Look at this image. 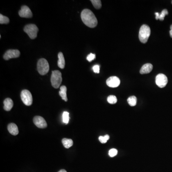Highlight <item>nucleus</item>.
<instances>
[{
    "label": "nucleus",
    "mask_w": 172,
    "mask_h": 172,
    "mask_svg": "<svg viewBox=\"0 0 172 172\" xmlns=\"http://www.w3.org/2000/svg\"><path fill=\"white\" fill-rule=\"evenodd\" d=\"M8 130L9 132L13 135H17L19 133L18 127L15 123H10L8 126Z\"/></svg>",
    "instance_id": "ddd939ff"
},
{
    "label": "nucleus",
    "mask_w": 172,
    "mask_h": 172,
    "mask_svg": "<svg viewBox=\"0 0 172 172\" xmlns=\"http://www.w3.org/2000/svg\"><path fill=\"white\" fill-rule=\"evenodd\" d=\"M19 15L20 17L27 18H31L33 16V14L31 10L26 5L23 6L21 7V9L19 11Z\"/></svg>",
    "instance_id": "1a4fd4ad"
},
{
    "label": "nucleus",
    "mask_w": 172,
    "mask_h": 172,
    "mask_svg": "<svg viewBox=\"0 0 172 172\" xmlns=\"http://www.w3.org/2000/svg\"></svg>",
    "instance_id": "7c9ffc66"
},
{
    "label": "nucleus",
    "mask_w": 172,
    "mask_h": 172,
    "mask_svg": "<svg viewBox=\"0 0 172 172\" xmlns=\"http://www.w3.org/2000/svg\"><path fill=\"white\" fill-rule=\"evenodd\" d=\"M169 33H170V37H171V38H172V30H170Z\"/></svg>",
    "instance_id": "c85d7f7f"
},
{
    "label": "nucleus",
    "mask_w": 172,
    "mask_h": 172,
    "mask_svg": "<svg viewBox=\"0 0 172 172\" xmlns=\"http://www.w3.org/2000/svg\"><path fill=\"white\" fill-rule=\"evenodd\" d=\"M151 34V29L149 26L144 24L141 27L139 31V38L141 42L145 44L147 42Z\"/></svg>",
    "instance_id": "f03ea898"
},
{
    "label": "nucleus",
    "mask_w": 172,
    "mask_h": 172,
    "mask_svg": "<svg viewBox=\"0 0 172 172\" xmlns=\"http://www.w3.org/2000/svg\"><path fill=\"white\" fill-rule=\"evenodd\" d=\"M9 19L6 16H4L3 15H0V24H8L9 23Z\"/></svg>",
    "instance_id": "412c9836"
},
{
    "label": "nucleus",
    "mask_w": 172,
    "mask_h": 172,
    "mask_svg": "<svg viewBox=\"0 0 172 172\" xmlns=\"http://www.w3.org/2000/svg\"><path fill=\"white\" fill-rule=\"evenodd\" d=\"M62 144H63L64 147L67 149H69L70 147H71L73 144V141L72 140L67 139V138H64V139H62Z\"/></svg>",
    "instance_id": "a211bd4d"
},
{
    "label": "nucleus",
    "mask_w": 172,
    "mask_h": 172,
    "mask_svg": "<svg viewBox=\"0 0 172 172\" xmlns=\"http://www.w3.org/2000/svg\"><path fill=\"white\" fill-rule=\"evenodd\" d=\"M96 58V55L95 54H92V53H90L87 56V60L89 62H91L95 58Z\"/></svg>",
    "instance_id": "a878e982"
},
{
    "label": "nucleus",
    "mask_w": 172,
    "mask_h": 172,
    "mask_svg": "<svg viewBox=\"0 0 172 172\" xmlns=\"http://www.w3.org/2000/svg\"><path fill=\"white\" fill-rule=\"evenodd\" d=\"M118 154V151L116 149H112L110 150L109 152V156L111 157H113L114 156H116Z\"/></svg>",
    "instance_id": "393cba45"
},
{
    "label": "nucleus",
    "mask_w": 172,
    "mask_h": 172,
    "mask_svg": "<svg viewBox=\"0 0 172 172\" xmlns=\"http://www.w3.org/2000/svg\"><path fill=\"white\" fill-rule=\"evenodd\" d=\"M24 30L31 39H34L37 37L38 28L35 24H29L24 27Z\"/></svg>",
    "instance_id": "39448f33"
},
{
    "label": "nucleus",
    "mask_w": 172,
    "mask_h": 172,
    "mask_svg": "<svg viewBox=\"0 0 172 172\" xmlns=\"http://www.w3.org/2000/svg\"><path fill=\"white\" fill-rule=\"evenodd\" d=\"M120 80L118 77L112 76L109 77L106 81V83L109 87L111 88H116L120 84Z\"/></svg>",
    "instance_id": "9b49d317"
},
{
    "label": "nucleus",
    "mask_w": 172,
    "mask_h": 172,
    "mask_svg": "<svg viewBox=\"0 0 172 172\" xmlns=\"http://www.w3.org/2000/svg\"><path fill=\"white\" fill-rule=\"evenodd\" d=\"M107 101L109 104H114L117 102V99L116 97L114 95H110L108 97Z\"/></svg>",
    "instance_id": "5701e85b"
},
{
    "label": "nucleus",
    "mask_w": 172,
    "mask_h": 172,
    "mask_svg": "<svg viewBox=\"0 0 172 172\" xmlns=\"http://www.w3.org/2000/svg\"><path fill=\"white\" fill-rule=\"evenodd\" d=\"M155 82L159 88H164L167 84L168 79L164 74H159L156 76Z\"/></svg>",
    "instance_id": "0eeeda50"
},
{
    "label": "nucleus",
    "mask_w": 172,
    "mask_h": 172,
    "mask_svg": "<svg viewBox=\"0 0 172 172\" xmlns=\"http://www.w3.org/2000/svg\"><path fill=\"white\" fill-rule=\"evenodd\" d=\"M91 2L97 9H99L102 7V2L100 0H91Z\"/></svg>",
    "instance_id": "aec40b11"
},
{
    "label": "nucleus",
    "mask_w": 172,
    "mask_h": 172,
    "mask_svg": "<svg viewBox=\"0 0 172 172\" xmlns=\"http://www.w3.org/2000/svg\"><path fill=\"white\" fill-rule=\"evenodd\" d=\"M168 15V11L167 9L163 10L161 14L158 13H155V19L156 20L159 19L160 21H163L164 20L165 15Z\"/></svg>",
    "instance_id": "f3484780"
},
{
    "label": "nucleus",
    "mask_w": 172,
    "mask_h": 172,
    "mask_svg": "<svg viewBox=\"0 0 172 172\" xmlns=\"http://www.w3.org/2000/svg\"><path fill=\"white\" fill-rule=\"evenodd\" d=\"M81 18L84 24L89 28H95L98 24V20L96 16L90 10L86 9L82 11Z\"/></svg>",
    "instance_id": "f257e3e1"
},
{
    "label": "nucleus",
    "mask_w": 172,
    "mask_h": 172,
    "mask_svg": "<svg viewBox=\"0 0 172 172\" xmlns=\"http://www.w3.org/2000/svg\"><path fill=\"white\" fill-rule=\"evenodd\" d=\"M60 90L59 92V95L61 96L62 99L65 100V102H67V88L65 86H62L60 88Z\"/></svg>",
    "instance_id": "dca6fc26"
},
{
    "label": "nucleus",
    "mask_w": 172,
    "mask_h": 172,
    "mask_svg": "<svg viewBox=\"0 0 172 172\" xmlns=\"http://www.w3.org/2000/svg\"><path fill=\"white\" fill-rule=\"evenodd\" d=\"M170 30H172V24L171 26H170Z\"/></svg>",
    "instance_id": "c756f323"
},
{
    "label": "nucleus",
    "mask_w": 172,
    "mask_h": 172,
    "mask_svg": "<svg viewBox=\"0 0 172 172\" xmlns=\"http://www.w3.org/2000/svg\"><path fill=\"white\" fill-rule=\"evenodd\" d=\"M37 69L39 74L41 75H45L48 73L49 66L48 62L44 58H41L38 61Z\"/></svg>",
    "instance_id": "20e7f679"
},
{
    "label": "nucleus",
    "mask_w": 172,
    "mask_h": 172,
    "mask_svg": "<svg viewBox=\"0 0 172 172\" xmlns=\"http://www.w3.org/2000/svg\"><path fill=\"white\" fill-rule=\"evenodd\" d=\"M62 118H63V122L65 124H68L70 120V116H69V113L68 112H64L62 115Z\"/></svg>",
    "instance_id": "4be33fe9"
},
{
    "label": "nucleus",
    "mask_w": 172,
    "mask_h": 172,
    "mask_svg": "<svg viewBox=\"0 0 172 172\" xmlns=\"http://www.w3.org/2000/svg\"><path fill=\"white\" fill-rule=\"evenodd\" d=\"M58 172H67V171L65 170V169H62V170H60V171H58Z\"/></svg>",
    "instance_id": "cd10ccee"
},
{
    "label": "nucleus",
    "mask_w": 172,
    "mask_h": 172,
    "mask_svg": "<svg viewBox=\"0 0 172 172\" xmlns=\"http://www.w3.org/2000/svg\"><path fill=\"white\" fill-rule=\"evenodd\" d=\"M20 52L17 49H10L7 50L4 55V58L5 60H8L11 58L19 57Z\"/></svg>",
    "instance_id": "6e6552de"
},
{
    "label": "nucleus",
    "mask_w": 172,
    "mask_h": 172,
    "mask_svg": "<svg viewBox=\"0 0 172 172\" xmlns=\"http://www.w3.org/2000/svg\"><path fill=\"white\" fill-rule=\"evenodd\" d=\"M21 98L23 103L26 106H30L33 103V97L31 92L27 89L22 90L21 93Z\"/></svg>",
    "instance_id": "423d86ee"
},
{
    "label": "nucleus",
    "mask_w": 172,
    "mask_h": 172,
    "mask_svg": "<svg viewBox=\"0 0 172 172\" xmlns=\"http://www.w3.org/2000/svg\"><path fill=\"white\" fill-rule=\"evenodd\" d=\"M58 66L61 69H64L65 66V60L64 55L62 52H59L58 54Z\"/></svg>",
    "instance_id": "2eb2a0df"
},
{
    "label": "nucleus",
    "mask_w": 172,
    "mask_h": 172,
    "mask_svg": "<svg viewBox=\"0 0 172 172\" xmlns=\"http://www.w3.org/2000/svg\"><path fill=\"white\" fill-rule=\"evenodd\" d=\"M153 66L150 63L144 64L140 71V73L141 74H148L150 73L153 70Z\"/></svg>",
    "instance_id": "f8f14e48"
},
{
    "label": "nucleus",
    "mask_w": 172,
    "mask_h": 172,
    "mask_svg": "<svg viewBox=\"0 0 172 172\" xmlns=\"http://www.w3.org/2000/svg\"><path fill=\"white\" fill-rule=\"evenodd\" d=\"M99 70H100V67H99V65H95L93 67V70L94 73H99Z\"/></svg>",
    "instance_id": "bb28decb"
},
{
    "label": "nucleus",
    "mask_w": 172,
    "mask_h": 172,
    "mask_svg": "<svg viewBox=\"0 0 172 172\" xmlns=\"http://www.w3.org/2000/svg\"><path fill=\"white\" fill-rule=\"evenodd\" d=\"M127 102L131 106H135L137 104V98L135 96L129 97L127 99Z\"/></svg>",
    "instance_id": "6ab92c4d"
},
{
    "label": "nucleus",
    "mask_w": 172,
    "mask_h": 172,
    "mask_svg": "<svg viewBox=\"0 0 172 172\" xmlns=\"http://www.w3.org/2000/svg\"><path fill=\"white\" fill-rule=\"evenodd\" d=\"M4 109L6 111H10L14 106V102L10 98L6 99L4 102Z\"/></svg>",
    "instance_id": "4468645a"
},
{
    "label": "nucleus",
    "mask_w": 172,
    "mask_h": 172,
    "mask_svg": "<svg viewBox=\"0 0 172 172\" xmlns=\"http://www.w3.org/2000/svg\"><path fill=\"white\" fill-rule=\"evenodd\" d=\"M109 136L108 135H106L104 136H100L99 138V141L102 144H105V143H107L108 141L109 140Z\"/></svg>",
    "instance_id": "b1692460"
},
{
    "label": "nucleus",
    "mask_w": 172,
    "mask_h": 172,
    "mask_svg": "<svg viewBox=\"0 0 172 172\" xmlns=\"http://www.w3.org/2000/svg\"><path fill=\"white\" fill-rule=\"evenodd\" d=\"M62 81V74L59 71H53L51 77V82L53 87L58 89Z\"/></svg>",
    "instance_id": "7ed1b4c3"
},
{
    "label": "nucleus",
    "mask_w": 172,
    "mask_h": 172,
    "mask_svg": "<svg viewBox=\"0 0 172 172\" xmlns=\"http://www.w3.org/2000/svg\"><path fill=\"white\" fill-rule=\"evenodd\" d=\"M33 122L35 125L38 128H45L47 127V122L42 117L39 116L34 117Z\"/></svg>",
    "instance_id": "9d476101"
}]
</instances>
